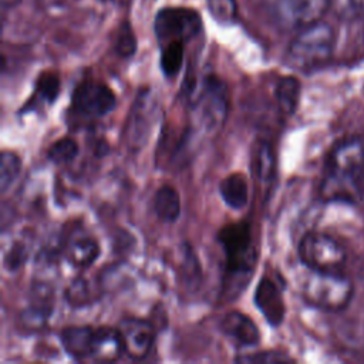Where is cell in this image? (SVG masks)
<instances>
[{"label": "cell", "mask_w": 364, "mask_h": 364, "mask_svg": "<svg viewBox=\"0 0 364 364\" xmlns=\"http://www.w3.org/2000/svg\"><path fill=\"white\" fill-rule=\"evenodd\" d=\"M364 172V142L346 138L334 145L321 182V196L328 200H353L358 193V178Z\"/></svg>", "instance_id": "2"}, {"label": "cell", "mask_w": 364, "mask_h": 364, "mask_svg": "<svg viewBox=\"0 0 364 364\" xmlns=\"http://www.w3.org/2000/svg\"><path fill=\"white\" fill-rule=\"evenodd\" d=\"M301 94V84L300 81L293 75H284L282 77L274 88V100L277 102L279 111L290 117L296 112L300 101Z\"/></svg>", "instance_id": "19"}, {"label": "cell", "mask_w": 364, "mask_h": 364, "mask_svg": "<svg viewBox=\"0 0 364 364\" xmlns=\"http://www.w3.org/2000/svg\"><path fill=\"white\" fill-rule=\"evenodd\" d=\"M354 294L353 282L343 272L310 270L301 284V296L311 307L326 311L344 310Z\"/></svg>", "instance_id": "4"}, {"label": "cell", "mask_w": 364, "mask_h": 364, "mask_svg": "<svg viewBox=\"0 0 364 364\" xmlns=\"http://www.w3.org/2000/svg\"><path fill=\"white\" fill-rule=\"evenodd\" d=\"M154 30L161 46L171 41L185 44L202 31V18L189 7H165L156 13Z\"/></svg>", "instance_id": "7"}, {"label": "cell", "mask_w": 364, "mask_h": 364, "mask_svg": "<svg viewBox=\"0 0 364 364\" xmlns=\"http://www.w3.org/2000/svg\"><path fill=\"white\" fill-rule=\"evenodd\" d=\"M136 50V40L134 36V31L128 21H125L117 34L115 38V51L121 57H131Z\"/></svg>", "instance_id": "26"}, {"label": "cell", "mask_w": 364, "mask_h": 364, "mask_svg": "<svg viewBox=\"0 0 364 364\" xmlns=\"http://www.w3.org/2000/svg\"><path fill=\"white\" fill-rule=\"evenodd\" d=\"M21 171V159L13 151H3L0 156V189L4 193L17 179Z\"/></svg>", "instance_id": "23"}, {"label": "cell", "mask_w": 364, "mask_h": 364, "mask_svg": "<svg viewBox=\"0 0 364 364\" xmlns=\"http://www.w3.org/2000/svg\"><path fill=\"white\" fill-rule=\"evenodd\" d=\"M189 105L200 125L215 131L222 127L228 115V87L215 74H208L198 85L191 81L186 88Z\"/></svg>", "instance_id": "5"}, {"label": "cell", "mask_w": 364, "mask_h": 364, "mask_svg": "<svg viewBox=\"0 0 364 364\" xmlns=\"http://www.w3.org/2000/svg\"><path fill=\"white\" fill-rule=\"evenodd\" d=\"M58 94H60L58 75L53 71H44L37 77L33 94L27 100L26 105L21 108L20 112H28V111L41 108L44 105H51L57 100Z\"/></svg>", "instance_id": "15"}, {"label": "cell", "mask_w": 364, "mask_h": 364, "mask_svg": "<svg viewBox=\"0 0 364 364\" xmlns=\"http://www.w3.org/2000/svg\"><path fill=\"white\" fill-rule=\"evenodd\" d=\"M124 353L118 328L108 326L97 327V338L94 347V361H114Z\"/></svg>", "instance_id": "18"}, {"label": "cell", "mask_w": 364, "mask_h": 364, "mask_svg": "<svg viewBox=\"0 0 364 364\" xmlns=\"http://www.w3.org/2000/svg\"><path fill=\"white\" fill-rule=\"evenodd\" d=\"M219 195L223 202L235 209H243L249 200V185L247 179L240 172H232L225 176L219 183Z\"/></svg>", "instance_id": "16"}, {"label": "cell", "mask_w": 364, "mask_h": 364, "mask_svg": "<svg viewBox=\"0 0 364 364\" xmlns=\"http://www.w3.org/2000/svg\"><path fill=\"white\" fill-rule=\"evenodd\" d=\"M284 16L297 27L318 21L331 7L330 0H282Z\"/></svg>", "instance_id": "14"}, {"label": "cell", "mask_w": 364, "mask_h": 364, "mask_svg": "<svg viewBox=\"0 0 364 364\" xmlns=\"http://www.w3.org/2000/svg\"><path fill=\"white\" fill-rule=\"evenodd\" d=\"M219 328L223 336L233 341L239 347H253L260 341V331L256 323L242 311H228L220 323Z\"/></svg>", "instance_id": "12"}, {"label": "cell", "mask_w": 364, "mask_h": 364, "mask_svg": "<svg viewBox=\"0 0 364 364\" xmlns=\"http://www.w3.org/2000/svg\"><path fill=\"white\" fill-rule=\"evenodd\" d=\"M183 63V43L181 41H171L165 46H161V58L159 65L162 73L166 77H175Z\"/></svg>", "instance_id": "21"}, {"label": "cell", "mask_w": 364, "mask_h": 364, "mask_svg": "<svg viewBox=\"0 0 364 364\" xmlns=\"http://www.w3.org/2000/svg\"><path fill=\"white\" fill-rule=\"evenodd\" d=\"M301 263L314 272H343L347 262L346 247L324 232H307L299 242Z\"/></svg>", "instance_id": "6"}, {"label": "cell", "mask_w": 364, "mask_h": 364, "mask_svg": "<svg viewBox=\"0 0 364 364\" xmlns=\"http://www.w3.org/2000/svg\"><path fill=\"white\" fill-rule=\"evenodd\" d=\"M336 33L323 18L300 27L286 51V64L299 71H311L324 65L333 55Z\"/></svg>", "instance_id": "3"}, {"label": "cell", "mask_w": 364, "mask_h": 364, "mask_svg": "<svg viewBox=\"0 0 364 364\" xmlns=\"http://www.w3.org/2000/svg\"><path fill=\"white\" fill-rule=\"evenodd\" d=\"M94 289L91 283L84 277L74 279L65 290L67 301L74 307H82L94 301Z\"/></svg>", "instance_id": "24"}, {"label": "cell", "mask_w": 364, "mask_h": 364, "mask_svg": "<svg viewBox=\"0 0 364 364\" xmlns=\"http://www.w3.org/2000/svg\"><path fill=\"white\" fill-rule=\"evenodd\" d=\"M117 328L121 336L124 353L129 358L142 360L148 357L155 343V328L148 320L138 317L122 318Z\"/></svg>", "instance_id": "9"}, {"label": "cell", "mask_w": 364, "mask_h": 364, "mask_svg": "<svg viewBox=\"0 0 364 364\" xmlns=\"http://www.w3.org/2000/svg\"><path fill=\"white\" fill-rule=\"evenodd\" d=\"M216 240L225 253L223 294L233 300L246 289L257 263L252 226L246 220L228 223L218 232Z\"/></svg>", "instance_id": "1"}, {"label": "cell", "mask_w": 364, "mask_h": 364, "mask_svg": "<svg viewBox=\"0 0 364 364\" xmlns=\"http://www.w3.org/2000/svg\"><path fill=\"white\" fill-rule=\"evenodd\" d=\"M117 105L114 91L101 81L84 80L73 91L71 107L85 118H101L109 114Z\"/></svg>", "instance_id": "8"}, {"label": "cell", "mask_w": 364, "mask_h": 364, "mask_svg": "<svg viewBox=\"0 0 364 364\" xmlns=\"http://www.w3.org/2000/svg\"><path fill=\"white\" fill-rule=\"evenodd\" d=\"M80 152V146L74 138L63 136L54 141L47 149V158L58 165L73 162Z\"/></svg>", "instance_id": "22"}, {"label": "cell", "mask_w": 364, "mask_h": 364, "mask_svg": "<svg viewBox=\"0 0 364 364\" xmlns=\"http://www.w3.org/2000/svg\"><path fill=\"white\" fill-rule=\"evenodd\" d=\"M253 301L270 326L277 327L282 324L286 314V304L282 296V290L273 279L263 276L259 280L255 289Z\"/></svg>", "instance_id": "11"}, {"label": "cell", "mask_w": 364, "mask_h": 364, "mask_svg": "<svg viewBox=\"0 0 364 364\" xmlns=\"http://www.w3.org/2000/svg\"><path fill=\"white\" fill-rule=\"evenodd\" d=\"M97 338V327L70 326L60 333V343L64 351L75 361L92 360Z\"/></svg>", "instance_id": "13"}, {"label": "cell", "mask_w": 364, "mask_h": 364, "mask_svg": "<svg viewBox=\"0 0 364 364\" xmlns=\"http://www.w3.org/2000/svg\"><path fill=\"white\" fill-rule=\"evenodd\" d=\"M61 253L78 270L91 267L101 255L98 240L84 228H73L61 240Z\"/></svg>", "instance_id": "10"}, {"label": "cell", "mask_w": 364, "mask_h": 364, "mask_svg": "<svg viewBox=\"0 0 364 364\" xmlns=\"http://www.w3.org/2000/svg\"><path fill=\"white\" fill-rule=\"evenodd\" d=\"M250 169L260 183H269L273 179L276 171V161L272 145L269 142L260 141L253 148Z\"/></svg>", "instance_id": "20"}, {"label": "cell", "mask_w": 364, "mask_h": 364, "mask_svg": "<svg viewBox=\"0 0 364 364\" xmlns=\"http://www.w3.org/2000/svg\"><path fill=\"white\" fill-rule=\"evenodd\" d=\"M208 9L215 20L230 23L236 18V0H206Z\"/></svg>", "instance_id": "25"}, {"label": "cell", "mask_w": 364, "mask_h": 364, "mask_svg": "<svg viewBox=\"0 0 364 364\" xmlns=\"http://www.w3.org/2000/svg\"><path fill=\"white\" fill-rule=\"evenodd\" d=\"M152 208L158 219L165 223H173L181 216V196L171 185H162L154 196Z\"/></svg>", "instance_id": "17"}, {"label": "cell", "mask_w": 364, "mask_h": 364, "mask_svg": "<svg viewBox=\"0 0 364 364\" xmlns=\"http://www.w3.org/2000/svg\"><path fill=\"white\" fill-rule=\"evenodd\" d=\"M235 361L237 363H255V364H260V363H283V361H291L290 357H287L283 353L279 351H256L247 355H237L235 358Z\"/></svg>", "instance_id": "28"}, {"label": "cell", "mask_w": 364, "mask_h": 364, "mask_svg": "<svg viewBox=\"0 0 364 364\" xmlns=\"http://www.w3.org/2000/svg\"><path fill=\"white\" fill-rule=\"evenodd\" d=\"M27 247L24 243L16 242L10 246L9 250L4 252L3 263L7 270H17L27 259Z\"/></svg>", "instance_id": "27"}]
</instances>
